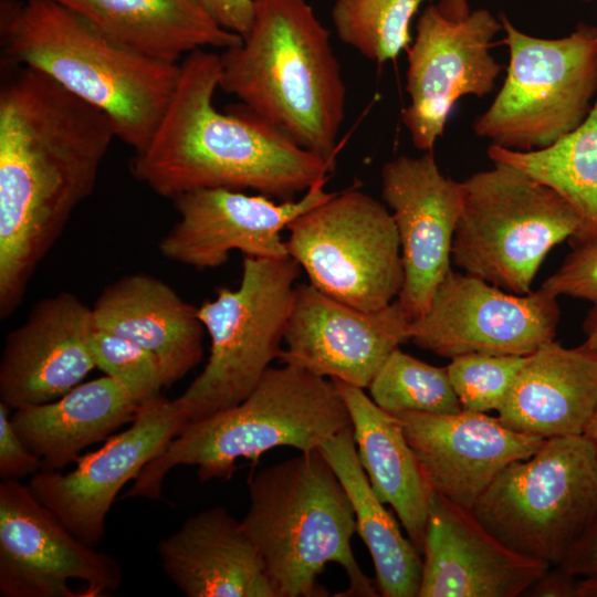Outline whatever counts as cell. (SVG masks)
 Instances as JSON below:
<instances>
[{
	"mask_svg": "<svg viewBox=\"0 0 597 597\" xmlns=\"http://www.w3.org/2000/svg\"><path fill=\"white\" fill-rule=\"evenodd\" d=\"M597 409V354L554 339L528 355L499 419L542 439L583 434Z\"/></svg>",
	"mask_w": 597,
	"mask_h": 597,
	"instance_id": "cb8c5ba5",
	"label": "cell"
},
{
	"mask_svg": "<svg viewBox=\"0 0 597 597\" xmlns=\"http://www.w3.org/2000/svg\"><path fill=\"white\" fill-rule=\"evenodd\" d=\"M352 426L332 379L290 364L270 367L240 404L188 423L134 479L126 498H161L166 475L193 465L201 481L228 479L240 459L256 461L276 447H320Z\"/></svg>",
	"mask_w": 597,
	"mask_h": 597,
	"instance_id": "8992f818",
	"label": "cell"
},
{
	"mask_svg": "<svg viewBox=\"0 0 597 597\" xmlns=\"http://www.w3.org/2000/svg\"><path fill=\"white\" fill-rule=\"evenodd\" d=\"M248 491L241 524L277 597L328 596L318 583L328 563L343 567L348 579V587L335 596H380L352 549V501L318 449L254 471Z\"/></svg>",
	"mask_w": 597,
	"mask_h": 597,
	"instance_id": "5b68a950",
	"label": "cell"
},
{
	"mask_svg": "<svg viewBox=\"0 0 597 597\" xmlns=\"http://www.w3.org/2000/svg\"><path fill=\"white\" fill-rule=\"evenodd\" d=\"M344 485L354 507L356 532L375 567L376 586L384 597H418L422 557L405 537L394 516L376 496L358 460L352 426L318 449Z\"/></svg>",
	"mask_w": 597,
	"mask_h": 597,
	"instance_id": "83f0119b",
	"label": "cell"
},
{
	"mask_svg": "<svg viewBox=\"0 0 597 597\" xmlns=\"http://www.w3.org/2000/svg\"><path fill=\"white\" fill-rule=\"evenodd\" d=\"M332 380L349 413L357 457L374 493L392 507L421 554L433 493L399 419L377 406L363 388Z\"/></svg>",
	"mask_w": 597,
	"mask_h": 597,
	"instance_id": "d4e9b609",
	"label": "cell"
},
{
	"mask_svg": "<svg viewBox=\"0 0 597 597\" xmlns=\"http://www.w3.org/2000/svg\"><path fill=\"white\" fill-rule=\"evenodd\" d=\"M166 576L188 597H277L241 521L216 505L159 541Z\"/></svg>",
	"mask_w": 597,
	"mask_h": 597,
	"instance_id": "603a6c76",
	"label": "cell"
},
{
	"mask_svg": "<svg viewBox=\"0 0 597 597\" xmlns=\"http://www.w3.org/2000/svg\"><path fill=\"white\" fill-rule=\"evenodd\" d=\"M559 567L577 577L597 573V519Z\"/></svg>",
	"mask_w": 597,
	"mask_h": 597,
	"instance_id": "8d00e7d4",
	"label": "cell"
},
{
	"mask_svg": "<svg viewBox=\"0 0 597 597\" xmlns=\"http://www.w3.org/2000/svg\"><path fill=\"white\" fill-rule=\"evenodd\" d=\"M96 329L129 339L158 362L165 387L185 377L203 356L198 307L165 281L145 272L108 283L93 306Z\"/></svg>",
	"mask_w": 597,
	"mask_h": 597,
	"instance_id": "7402d4cb",
	"label": "cell"
},
{
	"mask_svg": "<svg viewBox=\"0 0 597 597\" xmlns=\"http://www.w3.org/2000/svg\"><path fill=\"white\" fill-rule=\"evenodd\" d=\"M250 30L220 54L219 88L333 169L346 86L307 0H253Z\"/></svg>",
	"mask_w": 597,
	"mask_h": 597,
	"instance_id": "3957f363",
	"label": "cell"
},
{
	"mask_svg": "<svg viewBox=\"0 0 597 597\" xmlns=\"http://www.w3.org/2000/svg\"><path fill=\"white\" fill-rule=\"evenodd\" d=\"M381 196L397 227L404 266L398 301L410 320L420 317L451 270L461 211V181L444 176L431 151L400 155L384 164Z\"/></svg>",
	"mask_w": 597,
	"mask_h": 597,
	"instance_id": "ac0fdd59",
	"label": "cell"
},
{
	"mask_svg": "<svg viewBox=\"0 0 597 597\" xmlns=\"http://www.w3.org/2000/svg\"><path fill=\"white\" fill-rule=\"evenodd\" d=\"M325 184H315L297 200L280 202L224 188L184 193L172 200L178 220L161 237L158 251L169 261L197 270L221 266L233 250L252 258L289 255L282 231L334 195L325 190Z\"/></svg>",
	"mask_w": 597,
	"mask_h": 597,
	"instance_id": "2e32d148",
	"label": "cell"
},
{
	"mask_svg": "<svg viewBox=\"0 0 597 597\" xmlns=\"http://www.w3.org/2000/svg\"><path fill=\"white\" fill-rule=\"evenodd\" d=\"M584 434L591 441L597 452V409L589 419L584 430Z\"/></svg>",
	"mask_w": 597,
	"mask_h": 597,
	"instance_id": "b9f144b4",
	"label": "cell"
},
{
	"mask_svg": "<svg viewBox=\"0 0 597 597\" xmlns=\"http://www.w3.org/2000/svg\"><path fill=\"white\" fill-rule=\"evenodd\" d=\"M300 270L290 255H244L239 287H218L198 307L211 344L203 370L176 398L187 425L243 401L280 359Z\"/></svg>",
	"mask_w": 597,
	"mask_h": 597,
	"instance_id": "9c48e42d",
	"label": "cell"
},
{
	"mask_svg": "<svg viewBox=\"0 0 597 597\" xmlns=\"http://www.w3.org/2000/svg\"><path fill=\"white\" fill-rule=\"evenodd\" d=\"M0 317L94 191L117 138L111 119L51 77L1 59Z\"/></svg>",
	"mask_w": 597,
	"mask_h": 597,
	"instance_id": "6da1fadb",
	"label": "cell"
},
{
	"mask_svg": "<svg viewBox=\"0 0 597 597\" xmlns=\"http://www.w3.org/2000/svg\"><path fill=\"white\" fill-rule=\"evenodd\" d=\"M492 161L512 165L561 195L582 221L580 242L597 239V94L584 121L553 145L517 151L490 145Z\"/></svg>",
	"mask_w": 597,
	"mask_h": 597,
	"instance_id": "f1b7e54d",
	"label": "cell"
},
{
	"mask_svg": "<svg viewBox=\"0 0 597 597\" xmlns=\"http://www.w3.org/2000/svg\"><path fill=\"white\" fill-rule=\"evenodd\" d=\"M86 597L116 590L121 565L77 538L19 481L0 483V596Z\"/></svg>",
	"mask_w": 597,
	"mask_h": 597,
	"instance_id": "5bb4252c",
	"label": "cell"
},
{
	"mask_svg": "<svg viewBox=\"0 0 597 597\" xmlns=\"http://www.w3.org/2000/svg\"><path fill=\"white\" fill-rule=\"evenodd\" d=\"M582 1H591V0H582Z\"/></svg>",
	"mask_w": 597,
	"mask_h": 597,
	"instance_id": "7bdbcfd3",
	"label": "cell"
},
{
	"mask_svg": "<svg viewBox=\"0 0 597 597\" xmlns=\"http://www.w3.org/2000/svg\"><path fill=\"white\" fill-rule=\"evenodd\" d=\"M509 49L503 85L475 118L474 133L510 150L544 149L575 129L597 94V28L579 23L567 36L526 34L500 13Z\"/></svg>",
	"mask_w": 597,
	"mask_h": 597,
	"instance_id": "30bf717a",
	"label": "cell"
},
{
	"mask_svg": "<svg viewBox=\"0 0 597 597\" xmlns=\"http://www.w3.org/2000/svg\"><path fill=\"white\" fill-rule=\"evenodd\" d=\"M577 576L559 566L551 567L525 593L533 597H576Z\"/></svg>",
	"mask_w": 597,
	"mask_h": 597,
	"instance_id": "74e56055",
	"label": "cell"
},
{
	"mask_svg": "<svg viewBox=\"0 0 597 597\" xmlns=\"http://www.w3.org/2000/svg\"><path fill=\"white\" fill-rule=\"evenodd\" d=\"M574 244L573 251L541 289L554 297L566 295L597 306V239Z\"/></svg>",
	"mask_w": 597,
	"mask_h": 597,
	"instance_id": "836d02e7",
	"label": "cell"
},
{
	"mask_svg": "<svg viewBox=\"0 0 597 597\" xmlns=\"http://www.w3.org/2000/svg\"><path fill=\"white\" fill-rule=\"evenodd\" d=\"M395 416L431 492L468 510L507 465L532 455L544 442L486 412Z\"/></svg>",
	"mask_w": 597,
	"mask_h": 597,
	"instance_id": "d6986e66",
	"label": "cell"
},
{
	"mask_svg": "<svg viewBox=\"0 0 597 597\" xmlns=\"http://www.w3.org/2000/svg\"><path fill=\"white\" fill-rule=\"evenodd\" d=\"M220 54L199 49L179 76L153 136L134 153V177L171 200L199 189H252L280 201L327 181L334 169L242 104L214 107Z\"/></svg>",
	"mask_w": 597,
	"mask_h": 597,
	"instance_id": "7a4b0ae2",
	"label": "cell"
},
{
	"mask_svg": "<svg viewBox=\"0 0 597 597\" xmlns=\"http://www.w3.org/2000/svg\"><path fill=\"white\" fill-rule=\"evenodd\" d=\"M115 41L151 57L180 63L199 49H228L241 36L221 28L198 0H54Z\"/></svg>",
	"mask_w": 597,
	"mask_h": 597,
	"instance_id": "4316f807",
	"label": "cell"
},
{
	"mask_svg": "<svg viewBox=\"0 0 597 597\" xmlns=\"http://www.w3.org/2000/svg\"><path fill=\"white\" fill-rule=\"evenodd\" d=\"M1 59L44 73L102 111L134 153L153 136L180 63L130 49L54 0L0 1Z\"/></svg>",
	"mask_w": 597,
	"mask_h": 597,
	"instance_id": "277c9868",
	"label": "cell"
},
{
	"mask_svg": "<svg viewBox=\"0 0 597 597\" xmlns=\"http://www.w3.org/2000/svg\"><path fill=\"white\" fill-rule=\"evenodd\" d=\"M96 368L117 381L140 406L160 396L165 381L156 358L136 343L96 329L91 341Z\"/></svg>",
	"mask_w": 597,
	"mask_h": 597,
	"instance_id": "d6a6232c",
	"label": "cell"
},
{
	"mask_svg": "<svg viewBox=\"0 0 597 597\" xmlns=\"http://www.w3.org/2000/svg\"><path fill=\"white\" fill-rule=\"evenodd\" d=\"M186 426L176 399L158 396L138 407L129 428L108 437L98 450L81 455L73 470H40L28 486L77 538L96 547L119 490Z\"/></svg>",
	"mask_w": 597,
	"mask_h": 597,
	"instance_id": "9a60e30c",
	"label": "cell"
},
{
	"mask_svg": "<svg viewBox=\"0 0 597 597\" xmlns=\"http://www.w3.org/2000/svg\"><path fill=\"white\" fill-rule=\"evenodd\" d=\"M139 405L113 378L81 383L60 398L13 410L11 422L41 470L60 471L88 446L130 423Z\"/></svg>",
	"mask_w": 597,
	"mask_h": 597,
	"instance_id": "484cf974",
	"label": "cell"
},
{
	"mask_svg": "<svg viewBox=\"0 0 597 597\" xmlns=\"http://www.w3.org/2000/svg\"><path fill=\"white\" fill-rule=\"evenodd\" d=\"M206 12L223 29L241 38L251 28L253 0H198Z\"/></svg>",
	"mask_w": 597,
	"mask_h": 597,
	"instance_id": "d590c367",
	"label": "cell"
},
{
	"mask_svg": "<svg viewBox=\"0 0 597 597\" xmlns=\"http://www.w3.org/2000/svg\"><path fill=\"white\" fill-rule=\"evenodd\" d=\"M418 597H516L552 566L500 542L471 510L433 494Z\"/></svg>",
	"mask_w": 597,
	"mask_h": 597,
	"instance_id": "44dd1931",
	"label": "cell"
},
{
	"mask_svg": "<svg viewBox=\"0 0 597 597\" xmlns=\"http://www.w3.org/2000/svg\"><path fill=\"white\" fill-rule=\"evenodd\" d=\"M472 513L513 552L559 566L597 519V452L583 434L545 439L507 465Z\"/></svg>",
	"mask_w": 597,
	"mask_h": 597,
	"instance_id": "ba28073f",
	"label": "cell"
},
{
	"mask_svg": "<svg viewBox=\"0 0 597 597\" xmlns=\"http://www.w3.org/2000/svg\"><path fill=\"white\" fill-rule=\"evenodd\" d=\"M561 311L543 291L515 294L465 272L450 270L427 311L410 323L416 346L438 356H527L554 339Z\"/></svg>",
	"mask_w": 597,
	"mask_h": 597,
	"instance_id": "7c38bea8",
	"label": "cell"
},
{
	"mask_svg": "<svg viewBox=\"0 0 597 597\" xmlns=\"http://www.w3.org/2000/svg\"><path fill=\"white\" fill-rule=\"evenodd\" d=\"M433 0H335L331 11L338 39L377 64L395 60L412 42L410 24Z\"/></svg>",
	"mask_w": 597,
	"mask_h": 597,
	"instance_id": "f546056e",
	"label": "cell"
},
{
	"mask_svg": "<svg viewBox=\"0 0 597 597\" xmlns=\"http://www.w3.org/2000/svg\"><path fill=\"white\" fill-rule=\"evenodd\" d=\"M583 329L586 335L583 344L597 354V306H593L586 315Z\"/></svg>",
	"mask_w": 597,
	"mask_h": 597,
	"instance_id": "ab89813d",
	"label": "cell"
},
{
	"mask_svg": "<svg viewBox=\"0 0 597 597\" xmlns=\"http://www.w3.org/2000/svg\"><path fill=\"white\" fill-rule=\"evenodd\" d=\"M370 398L385 411L455 413L462 410L447 367L418 359L399 347L391 352L368 386Z\"/></svg>",
	"mask_w": 597,
	"mask_h": 597,
	"instance_id": "4dcf8cb0",
	"label": "cell"
},
{
	"mask_svg": "<svg viewBox=\"0 0 597 597\" xmlns=\"http://www.w3.org/2000/svg\"><path fill=\"white\" fill-rule=\"evenodd\" d=\"M527 357L471 353L451 358L447 370L462 409L498 411Z\"/></svg>",
	"mask_w": 597,
	"mask_h": 597,
	"instance_id": "1f68e13d",
	"label": "cell"
},
{
	"mask_svg": "<svg viewBox=\"0 0 597 597\" xmlns=\"http://www.w3.org/2000/svg\"><path fill=\"white\" fill-rule=\"evenodd\" d=\"M11 409L0 401V478L19 479L41 470V460L29 450L11 422Z\"/></svg>",
	"mask_w": 597,
	"mask_h": 597,
	"instance_id": "e575fe53",
	"label": "cell"
},
{
	"mask_svg": "<svg viewBox=\"0 0 597 597\" xmlns=\"http://www.w3.org/2000/svg\"><path fill=\"white\" fill-rule=\"evenodd\" d=\"M576 597H597V573L577 579Z\"/></svg>",
	"mask_w": 597,
	"mask_h": 597,
	"instance_id": "60d3db41",
	"label": "cell"
},
{
	"mask_svg": "<svg viewBox=\"0 0 597 597\" xmlns=\"http://www.w3.org/2000/svg\"><path fill=\"white\" fill-rule=\"evenodd\" d=\"M451 260L463 272L515 294L532 292L549 251L579 239L582 221L555 190L523 170L493 167L461 181Z\"/></svg>",
	"mask_w": 597,
	"mask_h": 597,
	"instance_id": "52a82bcc",
	"label": "cell"
},
{
	"mask_svg": "<svg viewBox=\"0 0 597 597\" xmlns=\"http://www.w3.org/2000/svg\"><path fill=\"white\" fill-rule=\"evenodd\" d=\"M410 323L398 298L363 311L300 283L280 360L365 389L391 352L410 339Z\"/></svg>",
	"mask_w": 597,
	"mask_h": 597,
	"instance_id": "e0dca14e",
	"label": "cell"
},
{
	"mask_svg": "<svg viewBox=\"0 0 597 597\" xmlns=\"http://www.w3.org/2000/svg\"><path fill=\"white\" fill-rule=\"evenodd\" d=\"M436 7L441 14L451 20L463 19L471 12L468 0H439Z\"/></svg>",
	"mask_w": 597,
	"mask_h": 597,
	"instance_id": "f35d334b",
	"label": "cell"
},
{
	"mask_svg": "<svg viewBox=\"0 0 597 597\" xmlns=\"http://www.w3.org/2000/svg\"><path fill=\"white\" fill-rule=\"evenodd\" d=\"M286 229L287 254L321 292L363 311L398 298L404 266L397 227L370 195L357 187L334 192Z\"/></svg>",
	"mask_w": 597,
	"mask_h": 597,
	"instance_id": "8fae6325",
	"label": "cell"
},
{
	"mask_svg": "<svg viewBox=\"0 0 597 597\" xmlns=\"http://www.w3.org/2000/svg\"><path fill=\"white\" fill-rule=\"evenodd\" d=\"M92 307L61 291L39 300L8 333L0 359V401L11 410L45 404L96 368L91 348Z\"/></svg>",
	"mask_w": 597,
	"mask_h": 597,
	"instance_id": "ffe728a7",
	"label": "cell"
},
{
	"mask_svg": "<svg viewBox=\"0 0 597 597\" xmlns=\"http://www.w3.org/2000/svg\"><path fill=\"white\" fill-rule=\"evenodd\" d=\"M501 30L500 19L488 9L473 10L460 20L446 18L436 4L423 9L407 50L410 103L401 114L415 148L433 149L459 98L493 91L502 66L491 48Z\"/></svg>",
	"mask_w": 597,
	"mask_h": 597,
	"instance_id": "4fadbf2b",
	"label": "cell"
}]
</instances>
